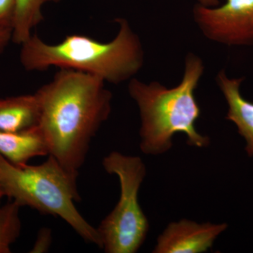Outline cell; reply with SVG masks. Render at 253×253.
<instances>
[{
  "mask_svg": "<svg viewBox=\"0 0 253 253\" xmlns=\"http://www.w3.org/2000/svg\"><path fill=\"white\" fill-rule=\"evenodd\" d=\"M11 41H12V31L0 28V55L4 52Z\"/></svg>",
  "mask_w": 253,
  "mask_h": 253,
  "instance_id": "9a60e30c",
  "label": "cell"
},
{
  "mask_svg": "<svg viewBox=\"0 0 253 253\" xmlns=\"http://www.w3.org/2000/svg\"><path fill=\"white\" fill-rule=\"evenodd\" d=\"M200 4L208 7H214L219 6V0H198Z\"/></svg>",
  "mask_w": 253,
  "mask_h": 253,
  "instance_id": "2e32d148",
  "label": "cell"
},
{
  "mask_svg": "<svg viewBox=\"0 0 253 253\" xmlns=\"http://www.w3.org/2000/svg\"><path fill=\"white\" fill-rule=\"evenodd\" d=\"M193 16L211 41L229 46L253 45V0H226L214 7L199 3Z\"/></svg>",
  "mask_w": 253,
  "mask_h": 253,
  "instance_id": "8992f818",
  "label": "cell"
},
{
  "mask_svg": "<svg viewBox=\"0 0 253 253\" xmlns=\"http://www.w3.org/2000/svg\"><path fill=\"white\" fill-rule=\"evenodd\" d=\"M227 224L181 219L169 224L158 236L154 253H201L212 247Z\"/></svg>",
  "mask_w": 253,
  "mask_h": 253,
  "instance_id": "52a82bcc",
  "label": "cell"
},
{
  "mask_svg": "<svg viewBox=\"0 0 253 253\" xmlns=\"http://www.w3.org/2000/svg\"><path fill=\"white\" fill-rule=\"evenodd\" d=\"M103 166L106 172L119 178L121 196L114 209L96 228L101 249L107 253H135L144 244L149 229L138 199L146 166L138 156L117 151L104 158Z\"/></svg>",
  "mask_w": 253,
  "mask_h": 253,
  "instance_id": "5b68a950",
  "label": "cell"
},
{
  "mask_svg": "<svg viewBox=\"0 0 253 253\" xmlns=\"http://www.w3.org/2000/svg\"><path fill=\"white\" fill-rule=\"evenodd\" d=\"M61 0H16L12 28V41L21 44L33 35L32 31L44 19L42 8L46 4Z\"/></svg>",
  "mask_w": 253,
  "mask_h": 253,
  "instance_id": "8fae6325",
  "label": "cell"
},
{
  "mask_svg": "<svg viewBox=\"0 0 253 253\" xmlns=\"http://www.w3.org/2000/svg\"><path fill=\"white\" fill-rule=\"evenodd\" d=\"M204 71L202 60L189 53L184 76L174 87L167 88L158 82L145 84L131 78L128 91L139 108L140 148L144 154L157 156L167 152L176 133L185 134L190 146L204 148L209 145V137L200 134L195 125L201 109L194 92Z\"/></svg>",
  "mask_w": 253,
  "mask_h": 253,
  "instance_id": "3957f363",
  "label": "cell"
},
{
  "mask_svg": "<svg viewBox=\"0 0 253 253\" xmlns=\"http://www.w3.org/2000/svg\"><path fill=\"white\" fill-rule=\"evenodd\" d=\"M40 106L36 94L0 99V131L16 132L38 126Z\"/></svg>",
  "mask_w": 253,
  "mask_h": 253,
  "instance_id": "30bf717a",
  "label": "cell"
},
{
  "mask_svg": "<svg viewBox=\"0 0 253 253\" xmlns=\"http://www.w3.org/2000/svg\"><path fill=\"white\" fill-rule=\"evenodd\" d=\"M49 155L47 144L38 126L16 132L0 131V156L16 166Z\"/></svg>",
  "mask_w": 253,
  "mask_h": 253,
  "instance_id": "9c48e42d",
  "label": "cell"
},
{
  "mask_svg": "<svg viewBox=\"0 0 253 253\" xmlns=\"http://www.w3.org/2000/svg\"><path fill=\"white\" fill-rule=\"evenodd\" d=\"M105 82L89 73L61 68L36 91L40 128L49 155L77 174L89 145L111 112L112 94Z\"/></svg>",
  "mask_w": 253,
  "mask_h": 253,
  "instance_id": "6da1fadb",
  "label": "cell"
},
{
  "mask_svg": "<svg viewBox=\"0 0 253 253\" xmlns=\"http://www.w3.org/2000/svg\"><path fill=\"white\" fill-rule=\"evenodd\" d=\"M244 78L231 79L225 71H221L217 76V83L227 102L226 119L234 123L238 131L246 141V151L253 156V103L245 99L240 91Z\"/></svg>",
  "mask_w": 253,
  "mask_h": 253,
  "instance_id": "ba28073f",
  "label": "cell"
},
{
  "mask_svg": "<svg viewBox=\"0 0 253 253\" xmlns=\"http://www.w3.org/2000/svg\"><path fill=\"white\" fill-rule=\"evenodd\" d=\"M52 241L51 229L42 228L38 234V238L31 253H45L49 249Z\"/></svg>",
  "mask_w": 253,
  "mask_h": 253,
  "instance_id": "5bb4252c",
  "label": "cell"
},
{
  "mask_svg": "<svg viewBox=\"0 0 253 253\" xmlns=\"http://www.w3.org/2000/svg\"><path fill=\"white\" fill-rule=\"evenodd\" d=\"M116 21L119 31L109 42L71 35L51 44L33 34L21 44L20 62L28 71L59 67L89 73L114 84L131 80L142 67L144 51L128 21L124 18Z\"/></svg>",
  "mask_w": 253,
  "mask_h": 253,
  "instance_id": "7a4b0ae2",
  "label": "cell"
},
{
  "mask_svg": "<svg viewBox=\"0 0 253 253\" xmlns=\"http://www.w3.org/2000/svg\"><path fill=\"white\" fill-rule=\"evenodd\" d=\"M4 192H3L2 189H1V188L0 187V202H1V200L3 199V198L4 197Z\"/></svg>",
  "mask_w": 253,
  "mask_h": 253,
  "instance_id": "e0dca14e",
  "label": "cell"
},
{
  "mask_svg": "<svg viewBox=\"0 0 253 253\" xmlns=\"http://www.w3.org/2000/svg\"><path fill=\"white\" fill-rule=\"evenodd\" d=\"M20 206L16 201L0 204V253H11V246L21 231Z\"/></svg>",
  "mask_w": 253,
  "mask_h": 253,
  "instance_id": "7c38bea8",
  "label": "cell"
},
{
  "mask_svg": "<svg viewBox=\"0 0 253 253\" xmlns=\"http://www.w3.org/2000/svg\"><path fill=\"white\" fill-rule=\"evenodd\" d=\"M16 0H0V28L12 31Z\"/></svg>",
  "mask_w": 253,
  "mask_h": 253,
  "instance_id": "4fadbf2b",
  "label": "cell"
},
{
  "mask_svg": "<svg viewBox=\"0 0 253 253\" xmlns=\"http://www.w3.org/2000/svg\"><path fill=\"white\" fill-rule=\"evenodd\" d=\"M77 174L69 172L49 155L38 166H16L0 156V187L20 206L61 218L82 239L101 249L97 229L88 223L75 203L81 201Z\"/></svg>",
  "mask_w": 253,
  "mask_h": 253,
  "instance_id": "277c9868",
  "label": "cell"
}]
</instances>
